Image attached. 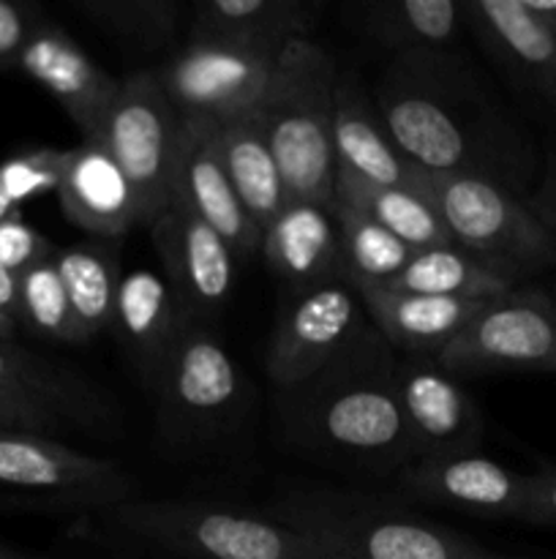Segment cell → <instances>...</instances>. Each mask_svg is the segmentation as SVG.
Listing matches in <instances>:
<instances>
[{
	"mask_svg": "<svg viewBox=\"0 0 556 559\" xmlns=\"http://www.w3.org/2000/svg\"><path fill=\"white\" fill-rule=\"evenodd\" d=\"M392 374L396 364L387 342L368 328L322 374L287 393L300 437L371 467L390 469L409 462Z\"/></svg>",
	"mask_w": 556,
	"mask_h": 559,
	"instance_id": "cell-1",
	"label": "cell"
},
{
	"mask_svg": "<svg viewBox=\"0 0 556 559\" xmlns=\"http://www.w3.org/2000/svg\"><path fill=\"white\" fill-rule=\"evenodd\" d=\"M338 66L314 38L289 41L278 52L259 112L289 202L333 205V107Z\"/></svg>",
	"mask_w": 556,
	"mask_h": 559,
	"instance_id": "cell-2",
	"label": "cell"
},
{
	"mask_svg": "<svg viewBox=\"0 0 556 559\" xmlns=\"http://www.w3.org/2000/svg\"><path fill=\"white\" fill-rule=\"evenodd\" d=\"M418 191L434 205L458 249L516 287L556 265V235L499 180L418 169Z\"/></svg>",
	"mask_w": 556,
	"mask_h": 559,
	"instance_id": "cell-3",
	"label": "cell"
},
{
	"mask_svg": "<svg viewBox=\"0 0 556 559\" xmlns=\"http://www.w3.org/2000/svg\"><path fill=\"white\" fill-rule=\"evenodd\" d=\"M445 58L447 55H398L379 87L376 109L382 123L414 167L499 180L494 156L488 153L491 134L474 131L478 126L467 118L452 87H445Z\"/></svg>",
	"mask_w": 556,
	"mask_h": 559,
	"instance_id": "cell-4",
	"label": "cell"
},
{
	"mask_svg": "<svg viewBox=\"0 0 556 559\" xmlns=\"http://www.w3.org/2000/svg\"><path fill=\"white\" fill-rule=\"evenodd\" d=\"M104 513L118 533L185 559H338L267 513L178 500H129Z\"/></svg>",
	"mask_w": 556,
	"mask_h": 559,
	"instance_id": "cell-5",
	"label": "cell"
},
{
	"mask_svg": "<svg viewBox=\"0 0 556 559\" xmlns=\"http://www.w3.org/2000/svg\"><path fill=\"white\" fill-rule=\"evenodd\" d=\"M267 516L303 530L338 559H496L442 524L363 497H294Z\"/></svg>",
	"mask_w": 556,
	"mask_h": 559,
	"instance_id": "cell-6",
	"label": "cell"
},
{
	"mask_svg": "<svg viewBox=\"0 0 556 559\" xmlns=\"http://www.w3.org/2000/svg\"><path fill=\"white\" fill-rule=\"evenodd\" d=\"M183 118L164 93L156 71L120 80L118 96L93 140L101 142L129 178L150 227L172 202V169ZM90 140V136H87Z\"/></svg>",
	"mask_w": 556,
	"mask_h": 559,
	"instance_id": "cell-7",
	"label": "cell"
},
{
	"mask_svg": "<svg viewBox=\"0 0 556 559\" xmlns=\"http://www.w3.org/2000/svg\"><path fill=\"white\" fill-rule=\"evenodd\" d=\"M450 374H554L556 300L540 289H512L485 300L463 331L436 355Z\"/></svg>",
	"mask_w": 556,
	"mask_h": 559,
	"instance_id": "cell-8",
	"label": "cell"
},
{
	"mask_svg": "<svg viewBox=\"0 0 556 559\" xmlns=\"http://www.w3.org/2000/svg\"><path fill=\"white\" fill-rule=\"evenodd\" d=\"M278 52L223 38H196L156 69V80L183 120L223 123L259 107Z\"/></svg>",
	"mask_w": 556,
	"mask_h": 559,
	"instance_id": "cell-9",
	"label": "cell"
},
{
	"mask_svg": "<svg viewBox=\"0 0 556 559\" xmlns=\"http://www.w3.org/2000/svg\"><path fill=\"white\" fill-rule=\"evenodd\" d=\"M153 391L161 404L164 437L194 440L234 424L245 382L221 338L205 322H191Z\"/></svg>",
	"mask_w": 556,
	"mask_h": 559,
	"instance_id": "cell-10",
	"label": "cell"
},
{
	"mask_svg": "<svg viewBox=\"0 0 556 559\" xmlns=\"http://www.w3.org/2000/svg\"><path fill=\"white\" fill-rule=\"evenodd\" d=\"M365 320L358 289L347 278L298 289L273 328L267 374L283 393L305 385L368 331Z\"/></svg>",
	"mask_w": 556,
	"mask_h": 559,
	"instance_id": "cell-11",
	"label": "cell"
},
{
	"mask_svg": "<svg viewBox=\"0 0 556 559\" xmlns=\"http://www.w3.org/2000/svg\"><path fill=\"white\" fill-rule=\"evenodd\" d=\"M0 486L58 508H109L129 502L136 484L120 464L74 451L44 435L0 429Z\"/></svg>",
	"mask_w": 556,
	"mask_h": 559,
	"instance_id": "cell-12",
	"label": "cell"
},
{
	"mask_svg": "<svg viewBox=\"0 0 556 559\" xmlns=\"http://www.w3.org/2000/svg\"><path fill=\"white\" fill-rule=\"evenodd\" d=\"M463 16L507 80L556 115V0H463Z\"/></svg>",
	"mask_w": 556,
	"mask_h": 559,
	"instance_id": "cell-13",
	"label": "cell"
},
{
	"mask_svg": "<svg viewBox=\"0 0 556 559\" xmlns=\"http://www.w3.org/2000/svg\"><path fill=\"white\" fill-rule=\"evenodd\" d=\"M392 385L414 462L478 451L483 418L445 366L434 358H409L396 366Z\"/></svg>",
	"mask_w": 556,
	"mask_h": 559,
	"instance_id": "cell-14",
	"label": "cell"
},
{
	"mask_svg": "<svg viewBox=\"0 0 556 559\" xmlns=\"http://www.w3.org/2000/svg\"><path fill=\"white\" fill-rule=\"evenodd\" d=\"M216 229L234 257H251L262 246V235L245 216L221 158L218 123L183 120L172 169V202Z\"/></svg>",
	"mask_w": 556,
	"mask_h": 559,
	"instance_id": "cell-15",
	"label": "cell"
},
{
	"mask_svg": "<svg viewBox=\"0 0 556 559\" xmlns=\"http://www.w3.org/2000/svg\"><path fill=\"white\" fill-rule=\"evenodd\" d=\"M153 243L167 271V282L183 300L194 322H207L223 309L234 282V251L202 218L169 205L150 224Z\"/></svg>",
	"mask_w": 556,
	"mask_h": 559,
	"instance_id": "cell-16",
	"label": "cell"
},
{
	"mask_svg": "<svg viewBox=\"0 0 556 559\" xmlns=\"http://www.w3.org/2000/svg\"><path fill=\"white\" fill-rule=\"evenodd\" d=\"M16 69L65 109L85 140L98 134L120 87V80L109 76L74 36L44 20L27 38L16 58Z\"/></svg>",
	"mask_w": 556,
	"mask_h": 559,
	"instance_id": "cell-17",
	"label": "cell"
},
{
	"mask_svg": "<svg viewBox=\"0 0 556 559\" xmlns=\"http://www.w3.org/2000/svg\"><path fill=\"white\" fill-rule=\"evenodd\" d=\"M403 489L434 506L485 519H518L527 502L529 475L512 473L480 451L420 459L403 469Z\"/></svg>",
	"mask_w": 556,
	"mask_h": 559,
	"instance_id": "cell-18",
	"label": "cell"
},
{
	"mask_svg": "<svg viewBox=\"0 0 556 559\" xmlns=\"http://www.w3.org/2000/svg\"><path fill=\"white\" fill-rule=\"evenodd\" d=\"M194 322L167 276L147 267L123 273L114 295L112 333L129 349L142 380L158 385L169 355L178 347L185 328Z\"/></svg>",
	"mask_w": 556,
	"mask_h": 559,
	"instance_id": "cell-19",
	"label": "cell"
},
{
	"mask_svg": "<svg viewBox=\"0 0 556 559\" xmlns=\"http://www.w3.org/2000/svg\"><path fill=\"white\" fill-rule=\"evenodd\" d=\"M58 202L65 218L93 238H123L136 224H145L129 178L107 147L93 136L76 147H65Z\"/></svg>",
	"mask_w": 556,
	"mask_h": 559,
	"instance_id": "cell-20",
	"label": "cell"
},
{
	"mask_svg": "<svg viewBox=\"0 0 556 559\" xmlns=\"http://www.w3.org/2000/svg\"><path fill=\"white\" fill-rule=\"evenodd\" d=\"M259 251L267 267L294 289L343 278L341 233L333 205L287 202L262 233Z\"/></svg>",
	"mask_w": 556,
	"mask_h": 559,
	"instance_id": "cell-21",
	"label": "cell"
},
{
	"mask_svg": "<svg viewBox=\"0 0 556 559\" xmlns=\"http://www.w3.org/2000/svg\"><path fill=\"white\" fill-rule=\"evenodd\" d=\"M352 284V282H349ZM371 325L390 347L412 358H434L463 331L485 300L431 298L387 289L382 284H352Z\"/></svg>",
	"mask_w": 556,
	"mask_h": 559,
	"instance_id": "cell-22",
	"label": "cell"
},
{
	"mask_svg": "<svg viewBox=\"0 0 556 559\" xmlns=\"http://www.w3.org/2000/svg\"><path fill=\"white\" fill-rule=\"evenodd\" d=\"M333 158L336 169L368 183L418 189L420 167L398 151L363 87L343 76H338L333 107Z\"/></svg>",
	"mask_w": 556,
	"mask_h": 559,
	"instance_id": "cell-23",
	"label": "cell"
},
{
	"mask_svg": "<svg viewBox=\"0 0 556 559\" xmlns=\"http://www.w3.org/2000/svg\"><path fill=\"white\" fill-rule=\"evenodd\" d=\"M316 16L319 5L309 0H200L191 36L281 52L289 41L309 38Z\"/></svg>",
	"mask_w": 556,
	"mask_h": 559,
	"instance_id": "cell-24",
	"label": "cell"
},
{
	"mask_svg": "<svg viewBox=\"0 0 556 559\" xmlns=\"http://www.w3.org/2000/svg\"><path fill=\"white\" fill-rule=\"evenodd\" d=\"M218 140H221V158L234 194L256 233L262 235L267 224L283 211L289 194L259 112L251 109V112L218 123Z\"/></svg>",
	"mask_w": 556,
	"mask_h": 559,
	"instance_id": "cell-25",
	"label": "cell"
},
{
	"mask_svg": "<svg viewBox=\"0 0 556 559\" xmlns=\"http://www.w3.org/2000/svg\"><path fill=\"white\" fill-rule=\"evenodd\" d=\"M363 27L398 55H447L467 27L463 0H396L363 9Z\"/></svg>",
	"mask_w": 556,
	"mask_h": 559,
	"instance_id": "cell-26",
	"label": "cell"
},
{
	"mask_svg": "<svg viewBox=\"0 0 556 559\" xmlns=\"http://www.w3.org/2000/svg\"><path fill=\"white\" fill-rule=\"evenodd\" d=\"M336 202L374 218L396 238L409 243L412 249H431V246L452 243L442 224L439 213L418 189H398V186H376L358 178L352 173L336 169V186H333Z\"/></svg>",
	"mask_w": 556,
	"mask_h": 559,
	"instance_id": "cell-27",
	"label": "cell"
},
{
	"mask_svg": "<svg viewBox=\"0 0 556 559\" xmlns=\"http://www.w3.org/2000/svg\"><path fill=\"white\" fill-rule=\"evenodd\" d=\"M0 388L55 409L69 424L90 426L93 420H104L101 399L82 377L3 338H0Z\"/></svg>",
	"mask_w": 556,
	"mask_h": 559,
	"instance_id": "cell-28",
	"label": "cell"
},
{
	"mask_svg": "<svg viewBox=\"0 0 556 559\" xmlns=\"http://www.w3.org/2000/svg\"><path fill=\"white\" fill-rule=\"evenodd\" d=\"M382 287L398 289V293L431 295V298L478 300V304L501 298L516 289L510 282L480 265L467 251L458 249L456 243L414 251L409 265Z\"/></svg>",
	"mask_w": 556,
	"mask_h": 559,
	"instance_id": "cell-29",
	"label": "cell"
},
{
	"mask_svg": "<svg viewBox=\"0 0 556 559\" xmlns=\"http://www.w3.org/2000/svg\"><path fill=\"white\" fill-rule=\"evenodd\" d=\"M55 265L63 278L71 311L85 342L112 331L114 295H118V254L107 243H80L55 251Z\"/></svg>",
	"mask_w": 556,
	"mask_h": 559,
	"instance_id": "cell-30",
	"label": "cell"
},
{
	"mask_svg": "<svg viewBox=\"0 0 556 559\" xmlns=\"http://www.w3.org/2000/svg\"><path fill=\"white\" fill-rule=\"evenodd\" d=\"M338 233H341L343 278L352 284H387L409 265L414 251L409 243L376 224L374 218L333 202Z\"/></svg>",
	"mask_w": 556,
	"mask_h": 559,
	"instance_id": "cell-31",
	"label": "cell"
},
{
	"mask_svg": "<svg viewBox=\"0 0 556 559\" xmlns=\"http://www.w3.org/2000/svg\"><path fill=\"white\" fill-rule=\"evenodd\" d=\"M76 11L120 41L140 49H158L178 27L174 0H76Z\"/></svg>",
	"mask_w": 556,
	"mask_h": 559,
	"instance_id": "cell-32",
	"label": "cell"
},
{
	"mask_svg": "<svg viewBox=\"0 0 556 559\" xmlns=\"http://www.w3.org/2000/svg\"><path fill=\"white\" fill-rule=\"evenodd\" d=\"M20 322L52 342H85L74 320V311H71L55 257L36 262L25 273H20Z\"/></svg>",
	"mask_w": 556,
	"mask_h": 559,
	"instance_id": "cell-33",
	"label": "cell"
},
{
	"mask_svg": "<svg viewBox=\"0 0 556 559\" xmlns=\"http://www.w3.org/2000/svg\"><path fill=\"white\" fill-rule=\"evenodd\" d=\"M65 151L58 147H36V151L11 156L9 162L0 164V186L9 194L14 205L31 200V197L58 194L60 178H63Z\"/></svg>",
	"mask_w": 556,
	"mask_h": 559,
	"instance_id": "cell-34",
	"label": "cell"
},
{
	"mask_svg": "<svg viewBox=\"0 0 556 559\" xmlns=\"http://www.w3.org/2000/svg\"><path fill=\"white\" fill-rule=\"evenodd\" d=\"M55 251L58 249L49 243V238H44L27 222H22L20 211L0 218V267L11 271L14 276L25 273L36 262L55 257Z\"/></svg>",
	"mask_w": 556,
	"mask_h": 559,
	"instance_id": "cell-35",
	"label": "cell"
},
{
	"mask_svg": "<svg viewBox=\"0 0 556 559\" xmlns=\"http://www.w3.org/2000/svg\"><path fill=\"white\" fill-rule=\"evenodd\" d=\"M69 420L58 415L55 409L33 402V399L11 393L0 388V429L5 431H27V435L49 437L52 431H60Z\"/></svg>",
	"mask_w": 556,
	"mask_h": 559,
	"instance_id": "cell-36",
	"label": "cell"
},
{
	"mask_svg": "<svg viewBox=\"0 0 556 559\" xmlns=\"http://www.w3.org/2000/svg\"><path fill=\"white\" fill-rule=\"evenodd\" d=\"M38 11L31 3L0 0V69L16 66L27 38L38 27Z\"/></svg>",
	"mask_w": 556,
	"mask_h": 559,
	"instance_id": "cell-37",
	"label": "cell"
},
{
	"mask_svg": "<svg viewBox=\"0 0 556 559\" xmlns=\"http://www.w3.org/2000/svg\"><path fill=\"white\" fill-rule=\"evenodd\" d=\"M521 522L556 527V467L529 475V489L527 502H523Z\"/></svg>",
	"mask_w": 556,
	"mask_h": 559,
	"instance_id": "cell-38",
	"label": "cell"
},
{
	"mask_svg": "<svg viewBox=\"0 0 556 559\" xmlns=\"http://www.w3.org/2000/svg\"><path fill=\"white\" fill-rule=\"evenodd\" d=\"M527 205L532 207L534 216L556 235V147H551L545 156L543 175L532 194L527 197Z\"/></svg>",
	"mask_w": 556,
	"mask_h": 559,
	"instance_id": "cell-39",
	"label": "cell"
},
{
	"mask_svg": "<svg viewBox=\"0 0 556 559\" xmlns=\"http://www.w3.org/2000/svg\"><path fill=\"white\" fill-rule=\"evenodd\" d=\"M0 320L16 328L20 322V276L0 267Z\"/></svg>",
	"mask_w": 556,
	"mask_h": 559,
	"instance_id": "cell-40",
	"label": "cell"
},
{
	"mask_svg": "<svg viewBox=\"0 0 556 559\" xmlns=\"http://www.w3.org/2000/svg\"><path fill=\"white\" fill-rule=\"evenodd\" d=\"M11 213H16V205L9 200V194L3 191V186H0V218L11 216Z\"/></svg>",
	"mask_w": 556,
	"mask_h": 559,
	"instance_id": "cell-41",
	"label": "cell"
},
{
	"mask_svg": "<svg viewBox=\"0 0 556 559\" xmlns=\"http://www.w3.org/2000/svg\"><path fill=\"white\" fill-rule=\"evenodd\" d=\"M0 559H38V557L22 555V551H16V549H9V546H3V544H0Z\"/></svg>",
	"mask_w": 556,
	"mask_h": 559,
	"instance_id": "cell-42",
	"label": "cell"
},
{
	"mask_svg": "<svg viewBox=\"0 0 556 559\" xmlns=\"http://www.w3.org/2000/svg\"><path fill=\"white\" fill-rule=\"evenodd\" d=\"M14 331H16L14 325H9V322L0 320V338H3V342H11V336H14Z\"/></svg>",
	"mask_w": 556,
	"mask_h": 559,
	"instance_id": "cell-43",
	"label": "cell"
}]
</instances>
